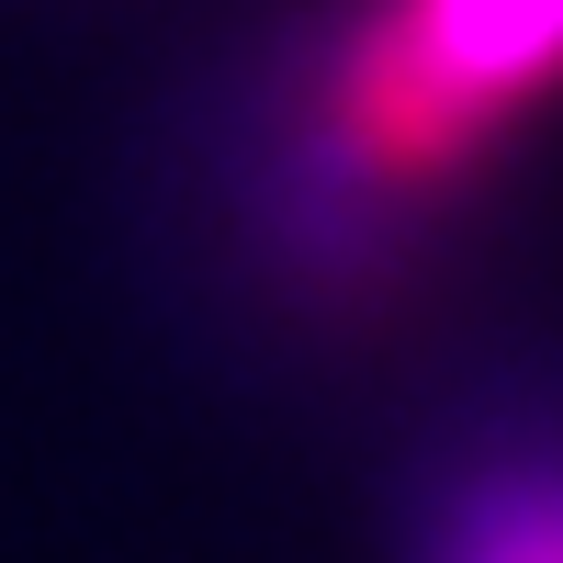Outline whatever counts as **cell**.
<instances>
[{"label": "cell", "mask_w": 563, "mask_h": 563, "mask_svg": "<svg viewBox=\"0 0 563 563\" xmlns=\"http://www.w3.org/2000/svg\"><path fill=\"white\" fill-rule=\"evenodd\" d=\"M563 102V0H339L271 102V214L316 271L384 260Z\"/></svg>", "instance_id": "obj_1"}, {"label": "cell", "mask_w": 563, "mask_h": 563, "mask_svg": "<svg viewBox=\"0 0 563 563\" xmlns=\"http://www.w3.org/2000/svg\"><path fill=\"white\" fill-rule=\"evenodd\" d=\"M429 563H563V440H519L485 451L451 485Z\"/></svg>", "instance_id": "obj_2"}]
</instances>
